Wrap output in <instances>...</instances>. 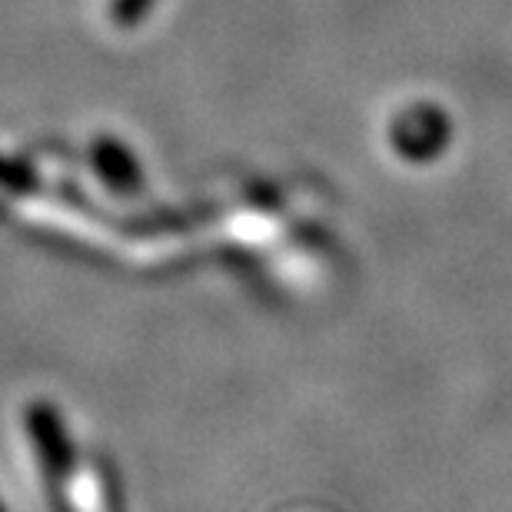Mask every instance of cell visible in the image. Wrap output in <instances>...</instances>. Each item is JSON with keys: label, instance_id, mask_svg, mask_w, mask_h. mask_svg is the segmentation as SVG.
<instances>
[{"label": "cell", "instance_id": "cell-1", "mask_svg": "<svg viewBox=\"0 0 512 512\" xmlns=\"http://www.w3.org/2000/svg\"><path fill=\"white\" fill-rule=\"evenodd\" d=\"M20 453H24V466L30 476L37 479V486L54 489V479H64L70 466V449L64 439V426H60L57 409L30 403L20 413Z\"/></svg>", "mask_w": 512, "mask_h": 512}, {"label": "cell", "instance_id": "cell-2", "mask_svg": "<svg viewBox=\"0 0 512 512\" xmlns=\"http://www.w3.org/2000/svg\"><path fill=\"white\" fill-rule=\"evenodd\" d=\"M0 512H4V509H0Z\"/></svg>", "mask_w": 512, "mask_h": 512}]
</instances>
